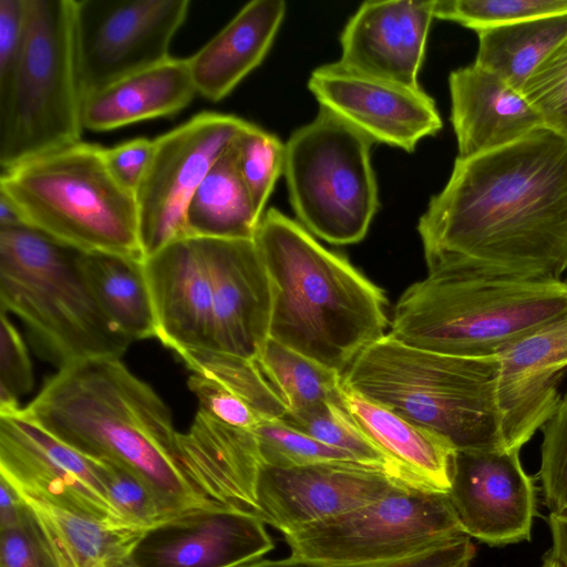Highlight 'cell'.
I'll return each instance as SVG.
<instances>
[{
    "label": "cell",
    "mask_w": 567,
    "mask_h": 567,
    "mask_svg": "<svg viewBox=\"0 0 567 567\" xmlns=\"http://www.w3.org/2000/svg\"><path fill=\"white\" fill-rule=\"evenodd\" d=\"M540 567H564L557 558L549 551L543 559Z\"/></svg>",
    "instance_id": "cell-50"
},
{
    "label": "cell",
    "mask_w": 567,
    "mask_h": 567,
    "mask_svg": "<svg viewBox=\"0 0 567 567\" xmlns=\"http://www.w3.org/2000/svg\"><path fill=\"white\" fill-rule=\"evenodd\" d=\"M213 277V351L255 361L269 339L271 282L254 239L206 238Z\"/></svg>",
    "instance_id": "cell-19"
},
{
    "label": "cell",
    "mask_w": 567,
    "mask_h": 567,
    "mask_svg": "<svg viewBox=\"0 0 567 567\" xmlns=\"http://www.w3.org/2000/svg\"><path fill=\"white\" fill-rule=\"evenodd\" d=\"M281 421L327 445L350 453L363 464L383 468L410 485L389 457L359 430L342 402H323L307 410L287 412Z\"/></svg>",
    "instance_id": "cell-33"
},
{
    "label": "cell",
    "mask_w": 567,
    "mask_h": 567,
    "mask_svg": "<svg viewBox=\"0 0 567 567\" xmlns=\"http://www.w3.org/2000/svg\"><path fill=\"white\" fill-rule=\"evenodd\" d=\"M474 64L522 92L523 85L567 37V13L477 31Z\"/></svg>",
    "instance_id": "cell-30"
},
{
    "label": "cell",
    "mask_w": 567,
    "mask_h": 567,
    "mask_svg": "<svg viewBox=\"0 0 567 567\" xmlns=\"http://www.w3.org/2000/svg\"><path fill=\"white\" fill-rule=\"evenodd\" d=\"M29 227L17 206L0 193V228Z\"/></svg>",
    "instance_id": "cell-48"
},
{
    "label": "cell",
    "mask_w": 567,
    "mask_h": 567,
    "mask_svg": "<svg viewBox=\"0 0 567 567\" xmlns=\"http://www.w3.org/2000/svg\"><path fill=\"white\" fill-rule=\"evenodd\" d=\"M99 567H135L132 559H131V556L130 557H126V558H123V559H118V560H115V561H111V563H107V564H104V565H101Z\"/></svg>",
    "instance_id": "cell-49"
},
{
    "label": "cell",
    "mask_w": 567,
    "mask_h": 567,
    "mask_svg": "<svg viewBox=\"0 0 567 567\" xmlns=\"http://www.w3.org/2000/svg\"><path fill=\"white\" fill-rule=\"evenodd\" d=\"M284 0H254L196 53L187 58L197 94L226 97L265 59L282 24Z\"/></svg>",
    "instance_id": "cell-24"
},
{
    "label": "cell",
    "mask_w": 567,
    "mask_h": 567,
    "mask_svg": "<svg viewBox=\"0 0 567 567\" xmlns=\"http://www.w3.org/2000/svg\"><path fill=\"white\" fill-rule=\"evenodd\" d=\"M24 10L19 55L0 82L1 172L80 142L83 130L72 0H24Z\"/></svg>",
    "instance_id": "cell-8"
},
{
    "label": "cell",
    "mask_w": 567,
    "mask_h": 567,
    "mask_svg": "<svg viewBox=\"0 0 567 567\" xmlns=\"http://www.w3.org/2000/svg\"><path fill=\"white\" fill-rule=\"evenodd\" d=\"M341 398L354 424L410 485L447 494L456 453L447 440L343 384Z\"/></svg>",
    "instance_id": "cell-25"
},
{
    "label": "cell",
    "mask_w": 567,
    "mask_h": 567,
    "mask_svg": "<svg viewBox=\"0 0 567 567\" xmlns=\"http://www.w3.org/2000/svg\"><path fill=\"white\" fill-rule=\"evenodd\" d=\"M0 414L19 411V399L33 388L32 364L23 339L9 320L0 315Z\"/></svg>",
    "instance_id": "cell-41"
},
{
    "label": "cell",
    "mask_w": 567,
    "mask_h": 567,
    "mask_svg": "<svg viewBox=\"0 0 567 567\" xmlns=\"http://www.w3.org/2000/svg\"><path fill=\"white\" fill-rule=\"evenodd\" d=\"M265 525L257 515L218 503L146 529L131 559L135 567H241L274 548Z\"/></svg>",
    "instance_id": "cell-17"
},
{
    "label": "cell",
    "mask_w": 567,
    "mask_h": 567,
    "mask_svg": "<svg viewBox=\"0 0 567 567\" xmlns=\"http://www.w3.org/2000/svg\"><path fill=\"white\" fill-rule=\"evenodd\" d=\"M44 529L61 567H99L131 556L145 532L73 513L20 493Z\"/></svg>",
    "instance_id": "cell-29"
},
{
    "label": "cell",
    "mask_w": 567,
    "mask_h": 567,
    "mask_svg": "<svg viewBox=\"0 0 567 567\" xmlns=\"http://www.w3.org/2000/svg\"><path fill=\"white\" fill-rule=\"evenodd\" d=\"M522 93L545 127L567 138V37L537 66Z\"/></svg>",
    "instance_id": "cell-38"
},
{
    "label": "cell",
    "mask_w": 567,
    "mask_h": 567,
    "mask_svg": "<svg viewBox=\"0 0 567 567\" xmlns=\"http://www.w3.org/2000/svg\"><path fill=\"white\" fill-rule=\"evenodd\" d=\"M82 275L113 324L133 342L156 337V319L141 256L80 251Z\"/></svg>",
    "instance_id": "cell-27"
},
{
    "label": "cell",
    "mask_w": 567,
    "mask_h": 567,
    "mask_svg": "<svg viewBox=\"0 0 567 567\" xmlns=\"http://www.w3.org/2000/svg\"><path fill=\"white\" fill-rule=\"evenodd\" d=\"M567 13V0H434V18L480 30Z\"/></svg>",
    "instance_id": "cell-36"
},
{
    "label": "cell",
    "mask_w": 567,
    "mask_h": 567,
    "mask_svg": "<svg viewBox=\"0 0 567 567\" xmlns=\"http://www.w3.org/2000/svg\"><path fill=\"white\" fill-rule=\"evenodd\" d=\"M25 28L24 0H0V82L19 55Z\"/></svg>",
    "instance_id": "cell-45"
},
{
    "label": "cell",
    "mask_w": 567,
    "mask_h": 567,
    "mask_svg": "<svg viewBox=\"0 0 567 567\" xmlns=\"http://www.w3.org/2000/svg\"><path fill=\"white\" fill-rule=\"evenodd\" d=\"M96 461L109 499L127 525L146 530L173 517L133 472L111 461Z\"/></svg>",
    "instance_id": "cell-37"
},
{
    "label": "cell",
    "mask_w": 567,
    "mask_h": 567,
    "mask_svg": "<svg viewBox=\"0 0 567 567\" xmlns=\"http://www.w3.org/2000/svg\"><path fill=\"white\" fill-rule=\"evenodd\" d=\"M234 142L210 167L188 203V237L255 239L261 217L238 171Z\"/></svg>",
    "instance_id": "cell-28"
},
{
    "label": "cell",
    "mask_w": 567,
    "mask_h": 567,
    "mask_svg": "<svg viewBox=\"0 0 567 567\" xmlns=\"http://www.w3.org/2000/svg\"><path fill=\"white\" fill-rule=\"evenodd\" d=\"M449 87L460 158L506 146L545 127L520 91L474 63L452 71Z\"/></svg>",
    "instance_id": "cell-23"
},
{
    "label": "cell",
    "mask_w": 567,
    "mask_h": 567,
    "mask_svg": "<svg viewBox=\"0 0 567 567\" xmlns=\"http://www.w3.org/2000/svg\"><path fill=\"white\" fill-rule=\"evenodd\" d=\"M429 271L563 280L567 272V138L539 128L456 157L417 223Z\"/></svg>",
    "instance_id": "cell-1"
},
{
    "label": "cell",
    "mask_w": 567,
    "mask_h": 567,
    "mask_svg": "<svg viewBox=\"0 0 567 567\" xmlns=\"http://www.w3.org/2000/svg\"><path fill=\"white\" fill-rule=\"evenodd\" d=\"M497 357L416 349L388 333L367 347L342 384L445 440L456 451L506 449L496 400Z\"/></svg>",
    "instance_id": "cell-5"
},
{
    "label": "cell",
    "mask_w": 567,
    "mask_h": 567,
    "mask_svg": "<svg viewBox=\"0 0 567 567\" xmlns=\"http://www.w3.org/2000/svg\"><path fill=\"white\" fill-rule=\"evenodd\" d=\"M23 411L79 453L133 472L172 516L218 504L181 468L169 408L120 358L59 369Z\"/></svg>",
    "instance_id": "cell-2"
},
{
    "label": "cell",
    "mask_w": 567,
    "mask_h": 567,
    "mask_svg": "<svg viewBox=\"0 0 567 567\" xmlns=\"http://www.w3.org/2000/svg\"><path fill=\"white\" fill-rule=\"evenodd\" d=\"M187 383L199 410L227 425L251 431L264 421L245 401L207 377L192 373Z\"/></svg>",
    "instance_id": "cell-43"
},
{
    "label": "cell",
    "mask_w": 567,
    "mask_h": 567,
    "mask_svg": "<svg viewBox=\"0 0 567 567\" xmlns=\"http://www.w3.org/2000/svg\"><path fill=\"white\" fill-rule=\"evenodd\" d=\"M176 453L181 468L202 493L258 516L257 482L262 464L251 431L198 410L189 430L178 433Z\"/></svg>",
    "instance_id": "cell-22"
},
{
    "label": "cell",
    "mask_w": 567,
    "mask_h": 567,
    "mask_svg": "<svg viewBox=\"0 0 567 567\" xmlns=\"http://www.w3.org/2000/svg\"><path fill=\"white\" fill-rule=\"evenodd\" d=\"M0 567H61L50 539L29 505L16 525L0 529Z\"/></svg>",
    "instance_id": "cell-42"
},
{
    "label": "cell",
    "mask_w": 567,
    "mask_h": 567,
    "mask_svg": "<svg viewBox=\"0 0 567 567\" xmlns=\"http://www.w3.org/2000/svg\"><path fill=\"white\" fill-rule=\"evenodd\" d=\"M248 124L235 115L205 111L154 140L151 162L134 194L143 259L188 237L185 215L192 196Z\"/></svg>",
    "instance_id": "cell-12"
},
{
    "label": "cell",
    "mask_w": 567,
    "mask_h": 567,
    "mask_svg": "<svg viewBox=\"0 0 567 567\" xmlns=\"http://www.w3.org/2000/svg\"><path fill=\"white\" fill-rule=\"evenodd\" d=\"M255 243L272 288L269 338L341 374L390 323L384 292L276 208Z\"/></svg>",
    "instance_id": "cell-3"
},
{
    "label": "cell",
    "mask_w": 567,
    "mask_h": 567,
    "mask_svg": "<svg viewBox=\"0 0 567 567\" xmlns=\"http://www.w3.org/2000/svg\"><path fill=\"white\" fill-rule=\"evenodd\" d=\"M566 315V280L487 278L435 270L401 295L388 336L425 351L492 358Z\"/></svg>",
    "instance_id": "cell-4"
},
{
    "label": "cell",
    "mask_w": 567,
    "mask_h": 567,
    "mask_svg": "<svg viewBox=\"0 0 567 567\" xmlns=\"http://www.w3.org/2000/svg\"><path fill=\"white\" fill-rule=\"evenodd\" d=\"M237 166L257 214L285 171L286 144L274 134L249 123L234 142Z\"/></svg>",
    "instance_id": "cell-34"
},
{
    "label": "cell",
    "mask_w": 567,
    "mask_h": 567,
    "mask_svg": "<svg viewBox=\"0 0 567 567\" xmlns=\"http://www.w3.org/2000/svg\"><path fill=\"white\" fill-rule=\"evenodd\" d=\"M79 255L34 228H0L1 310L20 318L39 355L58 369L121 358L133 342L97 303Z\"/></svg>",
    "instance_id": "cell-6"
},
{
    "label": "cell",
    "mask_w": 567,
    "mask_h": 567,
    "mask_svg": "<svg viewBox=\"0 0 567 567\" xmlns=\"http://www.w3.org/2000/svg\"><path fill=\"white\" fill-rule=\"evenodd\" d=\"M156 338L176 353L213 351V277L203 237L175 240L144 258Z\"/></svg>",
    "instance_id": "cell-20"
},
{
    "label": "cell",
    "mask_w": 567,
    "mask_h": 567,
    "mask_svg": "<svg viewBox=\"0 0 567 567\" xmlns=\"http://www.w3.org/2000/svg\"><path fill=\"white\" fill-rule=\"evenodd\" d=\"M399 484L405 483L383 468L359 462L291 468L261 465L258 516L288 535L367 505Z\"/></svg>",
    "instance_id": "cell-15"
},
{
    "label": "cell",
    "mask_w": 567,
    "mask_h": 567,
    "mask_svg": "<svg viewBox=\"0 0 567 567\" xmlns=\"http://www.w3.org/2000/svg\"><path fill=\"white\" fill-rule=\"evenodd\" d=\"M433 8L434 0L363 2L341 33L339 62L365 75L422 89L419 73Z\"/></svg>",
    "instance_id": "cell-21"
},
{
    "label": "cell",
    "mask_w": 567,
    "mask_h": 567,
    "mask_svg": "<svg viewBox=\"0 0 567 567\" xmlns=\"http://www.w3.org/2000/svg\"><path fill=\"white\" fill-rule=\"evenodd\" d=\"M154 152V140L136 137L104 148V158L113 177L135 194Z\"/></svg>",
    "instance_id": "cell-44"
},
{
    "label": "cell",
    "mask_w": 567,
    "mask_h": 567,
    "mask_svg": "<svg viewBox=\"0 0 567 567\" xmlns=\"http://www.w3.org/2000/svg\"><path fill=\"white\" fill-rule=\"evenodd\" d=\"M251 432L262 465L291 468L330 462H359L350 453L327 445L281 420L262 421Z\"/></svg>",
    "instance_id": "cell-35"
},
{
    "label": "cell",
    "mask_w": 567,
    "mask_h": 567,
    "mask_svg": "<svg viewBox=\"0 0 567 567\" xmlns=\"http://www.w3.org/2000/svg\"><path fill=\"white\" fill-rule=\"evenodd\" d=\"M287 412L323 402L341 403L342 374L268 339L255 360Z\"/></svg>",
    "instance_id": "cell-31"
},
{
    "label": "cell",
    "mask_w": 567,
    "mask_h": 567,
    "mask_svg": "<svg viewBox=\"0 0 567 567\" xmlns=\"http://www.w3.org/2000/svg\"><path fill=\"white\" fill-rule=\"evenodd\" d=\"M539 478L549 514L567 515V391L542 426Z\"/></svg>",
    "instance_id": "cell-40"
},
{
    "label": "cell",
    "mask_w": 567,
    "mask_h": 567,
    "mask_svg": "<svg viewBox=\"0 0 567 567\" xmlns=\"http://www.w3.org/2000/svg\"><path fill=\"white\" fill-rule=\"evenodd\" d=\"M475 547L467 535L447 539L403 557L380 561L333 563L290 555L282 559H259L241 567H470Z\"/></svg>",
    "instance_id": "cell-39"
},
{
    "label": "cell",
    "mask_w": 567,
    "mask_h": 567,
    "mask_svg": "<svg viewBox=\"0 0 567 567\" xmlns=\"http://www.w3.org/2000/svg\"><path fill=\"white\" fill-rule=\"evenodd\" d=\"M464 535L447 494L399 484L351 512L285 536L290 555L321 561H380Z\"/></svg>",
    "instance_id": "cell-10"
},
{
    "label": "cell",
    "mask_w": 567,
    "mask_h": 567,
    "mask_svg": "<svg viewBox=\"0 0 567 567\" xmlns=\"http://www.w3.org/2000/svg\"><path fill=\"white\" fill-rule=\"evenodd\" d=\"M27 507L28 504L19 492L0 476V529L16 525Z\"/></svg>",
    "instance_id": "cell-46"
},
{
    "label": "cell",
    "mask_w": 567,
    "mask_h": 567,
    "mask_svg": "<svg viewBox=\"0 0 567 567\" xmlns=\"http://www.w3.org/2000/svg\"><path fill=\"white\" fill-rule=\"evenodd\" d=\"M567 281V280H566Z\"/></svg>",
    "instance_id": "cell-51"
},
{
    "label": "cell",
    "mask_w": 567,
    "mask_h": 567,
    "mask_svg": "<svg viewBox=\"0 0 567 567\" xmlns=\"http://www.w3.org/2000/svg\"><path fill=\"white\" fill-rule=\"evenodd\" d=\"M0 476L20 493L76 514L130 526L109 499L97 461L54 437L23 409L0 414Z\"/></svg>",
    "instance_id": "cell-13"
},
{
    "label": "cell",
    "mask_w": 567,
    "mask_h": 567,
    "mask_svg": "<svg viewBox=\"0 0 567 567\" xmlns=\"http://www.w3.org/2000/svg\"><path fill=\"white\" fill-rule=\"evenodd\" d=\"M447 496L468 537L489 546L530 539L537 493L519 450L456 451Z\"/></svg>",
    "instance_id": "cell-14"
},
{
    "label": "cell",
    "mask_w": 567,
    "mask_h": 567,
    "mask_svg": "<svg viewBox=\"0 0 567 567\" xmlns=\"http://www.w3.org/2000/svg\"><path fill=\"white\" fill-rule=\"evenodd\" d=\"M548 527L551 535L550 553L567 567V515H548Z\"/></svg>",
    "instance_id": "cell-47"
},
{
    "label": "cell",
    "mask_w": 567,
    "mask_h": 567,
    "mask_svg": "<svg viewBox=\"0 0 567 567\" xmlns=\"http://www.w3.org/2000/svg\"><path fill=\"white\" fill-rule=\"evenodd\" d=\"M308 89L320 107L373 143L413 152L421 140L443 126L434 100L423 89L365 75L339 61L315 69Z\"/></svg>",
    "instance_id": "cell-16"
},
{
    "label": "cell",
    "mask_w": 567,
    "mask_h": 567,
    "mask_svg": "<svg viewBox=\"0 0 567 567\" xmlns=\"http://www.w3.org/2000/svg\"><path fill=\"white\" fill-rule=\"evenodd\" d=\"M496 400L504 444L520 450L556 411L567 371V315L497 355Z\"/></svg>",
    "instance_id": "cell-18"
},
{
    "label": "cell",
    "mask_w": 567,
    "mask_h": 567,
    "mask_svg": "<svg viewBox=\"0 0 567 567\" xmlns=\"http://www.w3.org/2000/svg\"><path fill=\"white\" fill-rule=\"evenodd\" d=\"M192 373L207 377L250 405L264 421L281 420L287 409L256 361L237 355L189 350L177 353Z\"/></svg>",
    "instance_id": "cell-32"
},
{
    "label": "cell",
    "mask_w": 567,
    "mask_h": 567,
    "mask_svg": "<svg viewBox=\"0 0 567 567\" xmlns=\"http://www.w3.org/2000/svg\"><path fill=\"white\" fill-rule=\"evenodd\" d=\"M0 193L29 227L65 246L143 257L135 195L113 177L100 145L80 141L2 172Z\"/></svg>",
    "instance_id": "cell-7"
},
{
    "label": "cell",
    "mask_w": 567,
    "mask_h": 567,
    "mask_svg": "<svg viewBox=\"0 0 567 567\" xmlns=\"http://www.w3.org/2000/svg\"><path fill=\"white\" fill-rule=\"evenodd\" d=\"M197 94L187 59L165 61L123 78L82 99L83 128L104 132L171 116Z\"/></svg>",
    "instance_id": "cell-26"
},
{
    "label": "cell",
    "mask_w": 567,
    "mask_h": 567,
    "mask_svg": "<svg viewBox=\"0 0 567 567\" xmlns=\"http://www.w3.org/2000/svg\"><path fill=\"white\" fill-rule=\"evenodd\" d=\"M189 0H72L82 99L169 58Z\"/></svg>",
    "instance_id": "cell-11"
},
{
    "label": "cell",
    "mask_w": 567,
    "mask_h": 567,
    "mask_svg": "<svg viewBox=\"0 0 567 567\" xmlns=\"http://www.w3.org/2000/svg\"><path fill=\"white\" fill-rule=\"evenodd\" d=\"M372 141L320 107L286 143L289 200L301 225L333 245L361 241L379 208Z\"/></svg>",
    "instance_id": "cell-9"
}]
</instances>
